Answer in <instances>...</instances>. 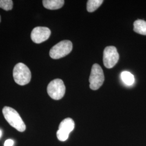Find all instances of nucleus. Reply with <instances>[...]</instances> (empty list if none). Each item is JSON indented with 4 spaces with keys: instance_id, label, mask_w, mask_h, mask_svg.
Instances as JSON below:
<instances>
[{
    "instance_id": "obj_1",
    "label": "nucleus",
    "mask_w": 146,
    "mask_h": 146,
    "mask_svg": "<svg viewBox=\"0 0 146 146\" xmlns=\"http://www.w3.org/2000/svg\"><path fill=\"white\" fill-rule=\"evenodd\" d=\"M2 113L5 120L11 126L20 132H23L26 130V125L16 110L5 106L3 108Z\"/></svg>"
},
{
    "instance_id": "obj_2",
    "label": "nucleus",
    "mask_w": 146,
    "mask_h": 146,
    "mask_svg": "<svg viewBox=\"0 0 146 146\" xmlns=\"http://www.w3.org/2000/svg\"><path fill=\"white\" fill-rule=\"evenodd\" d=\"M13 78L16 84L25 86L29 84L31 80V70L24 63H19L13 69Z\"/></svg>"
},
{
    "instance_id": "obj_3",
    "label": "nucleus",
    "mask_w": 146,
    "mask_h": 146,
    "mask_svg": "<svg viewBox=\"0 0 146 146\" xmlns=\"http://www.w3.org/2000/svg\"><path fill=\"white\" fill-rule=\"evenodd\" d=\"M73 44L69 40H63L52 48L49 52L50 58L53 59H59L68 55L72 52Z\"/></svg>"
},
{
    "instance_id": "obj_4",
    "label": "nucleus",
    "mask_w": 146,
    "mask_h": 146,
    "mask_svg": "<svg viewBox=\"0 0 146 146\" xmlns=\"http://www.w3.org/2000/svg\"><path fill=\"white\" fill-rule=\"evenodd\" d=\"M104 73L99 64L95 63L92 66L89 81L90 88L96 90L99 89L104 84Z\"/></svg>"
},
{
    "instance_id": "obj_5",
    "label": "nucleus",
    "mask_w": 146,
    "mask_h": 146,
    "mask_svg": "<svg viewBox=\"0 0 146 146\" xmlns=\"http://www.w3.org/2000/svg\"><path fill=\"white\" fill-rule=\"evenodd\" d=\"M66 92V87L62 80L55 79L52 81L47 87V93L49 96L55 100L61 99Z\"/></svg>"
},
{
    "instance_id": "obj_6",
    "label": "nucleus",
    "mask_w": 146,
    "mask_h": 146,
    "mask_svg": "<svg viewBox=\"0 0 146 146\" xmlns=\"http://www.w3.org/2000/svg\"><path fill=\"white\" fill-rule=\"evenodd\" d=\"M119 54L117 49L114 46H108L104 51L103 61L104 66L107 68L114 67L118 62Z\"/></svg>"
},
{
    "instance_id": "obj_7",
    "label": "nucleus",
    "mask_w": 146,
    "mask_h": 146,
    "mask_svg": "<svg viewBox=\"0 0 146 146\" xmlns=\"http://www.w3.org/2000/svg\"><path fill=\"white\" fill-rule=\"evenodd\" d=\"M50 30L44 27H37L31 33L32 41L35 43H41L46 41L50 36Z\"/></svg>"
},
{
    "instance_id": "obj_8",
    "label": "nucleus",
    "mask_w": 146,
    "mask_h": 146,
    "mask_svg": "<svg viewBox=\"0 0 146 146\" xmlns=\"http://www.w3.org/2000/svg\"><path fill=\"white\" fill-rule=\"evenodd\" d=\"M74 127L75 123L73 119L66 118L61 121L58 127V129L69 134L74 130Z\"/></svg>"
},
{
    "instance_id": "obj_9",
    "label": "nucleus",
    "mask_w": 146,
    "mask_h": 146,
    "mask_svg": "<svg viewBox=\"0 0 146 146\" xmlns=\"http://www.w3.org/2000/svg\"><path fill=\"white\" fill-rule=\"evenodd\" d=\"M44 8L50 10H56L62 8L64 3L63 0H44L42 1Z\"/></svg>"
},
{
    "instance_id": "obj_10",
    "label": "nucleus",
    "mask_w": 146,
    "mask_h": 146,
    "mask_svg": "<svg viewBox=\"0 0 146 146\" xmlns=\"http://www.w3.org/2000/svg\"><path fill=\"white\" fill-rule=\"evenodd\" d=\"M134 31L141 35H146V21L137 20L134 22Z\"/></svg>"
},
{
    "instance_id": "obj_11",
    "label": "nucleus",
    "mask_w": 146,
    "mask_h": 146,
    "mask_svg": "<svg viewBox=\"0 0 146 146\" xmlns=\"http://www.w3.org/2000/svg\"><path fill=\"white\" fill-rule=\"evenodd\" d=\"M121 78L123 83L127 86H131L135 82L134 75L128 71H124L121 73Z\"/></svg>"
},
{
    "instance_id": "obj_12",
    "label": "nucleus",
    "mask_w": 146,
    "mask_h": 146,
    "mask_svg": "<svg viewBox=\"0 0 146 146\" xmlns=\"http://www.w3.org/2000/svg\"><path fill=\"white\" fill-rule=\"evenodd\" d=\"M104 2L102 0H89L87 3V9L88 12L92 13L96 11L102 3Z\"/></svg>"
},
{
    "instance_id": "obj_13",
    "label": "nucleus",
    "mask_w": 146,
    "mask_h": 146,
    "mask_svg": "<svg viewBox=\"0 0 146 146\" xmlns=\"http://www.w3.org/2000/svg\"><path fill=\"white\" fill-rule=\"evenodd\" d=\"M13 2L11 0H0V8L5 11H11L13 9Z\"/></svg>"
},
{
    "instance_id": "obj_14",
    "label": "nucleus",
    "mask_w": 146,
    "mask_h": 146,
    "mask_svg": "<svg viewBox=\"0 0 146 146\" xmlns=\"http://www.w3.org/2000/svg\"><path fill=\"white\" fill-rule=\"evenodd\" d=\"M69 135L67 133L63 132L62 131H60V130H58L56 133V135L58 137V140L61 141H66L68 139Z\"/></svg>"
},
{
    "instance_id": "obj_15",
    "label": "nucleus",
    "mask_w": 146,
    "mask_h": 146,
    "mask_svg": "<svg viewBox=\"0 0 146 146\" xmlns=\"http://www.w3.org/2000/svg\"><path fill=\"white\" fill-rule=\"evenodd\" d=\"M13 145H14V141L11 139H8L5 141L4 146H13Z\"/></svg>"
},
{
    "instance_id": "obj_16",
    "label": "nucleus",
    "mask_w": 146,
    "mask_h": 146,
    "mask_svg": "<svg viewBox=\"0 0 146 146\" xmlns=\"http://www.w3.org/2000/svg\"><path fill=\"white\" fill-rule=\"evenodd\" d=\"M1 135H2V131L0 130V137H1Z\"/></svg>"
},
{
    "instance_id": "obj_17",
    "label": "nucleus",
    "mask_w": 146,
    "mask_h": 146,
    "mask_svg": "<svg viewBox=\"0 0 146 146\" xmlns=\"http://www.w3.org/2000/svg\"><path fill=\"white\" fill-rule=\"evenodd\" d=\"M0 22H1V16H0Z\"/></svg>"
}]
</instances>
